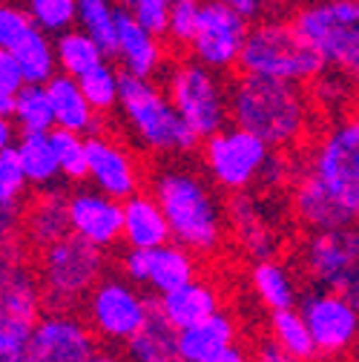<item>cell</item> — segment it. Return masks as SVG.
<instances>
[{
    "label": "cell",
    "instance_id": "19",
    "mask_svg": "<svg viewBox=\"0 0 359 362\" xmlns=\"http://www.w3.org/2000/svg\"><path fill=\"white\" fill-rule=\"evenodd\" d=\"M66 218L72 236L101 250H112L121 242V202L98 193L95 187L66 193Z\"/></svg>",
    "mask_w": 359,
    "mask_h": 362
},
{
    "label": "cell",
    "instance_id": "7",
    "mask_svg": "<svg viewBox=\"0 0 359 362\" xmlns=\"http://www.w3.org/2000/svg\"><path fill=\"white\" fill-rule=\"evenodd\" d=\"M199 153H201V170L210 178V185L233 196L259 187L261 170L273 150L261 139H256L253 132L228 124L218 132L201 139Z\"/></svg>",
    "mask_w": 359,
    "mask_h": 362
},
{
    "label": "cell",
    "instance_id": "39",
    "mask_svg": "<svg viewBox=\"0 0 359 362\" xmlns=\"http://www.w3.org/2000/svg\"><path fill=\"white\" fill-rule=\"evenodd\" d=\"M26 178L15 153V144L0 150V202H26Z\"/></svg>",
    "mask_w": 359,
    "mask_h": 362
},
{
    "label": "cell",
    "instance_id": "45",
    "mask_svg": "<svg viewBox=\"0 0 359 362\" xmlns=\"http://www.w3.org/2000/svg\"><path fill=\"white\" fill-rule=\"evenodd\" d=\"M201 362H250V351L236 339V342H230V345L213 351V354H210L207 359H201Z\"/></svg>",
    "mask_w": 359,
    "mask_h": 362
},
{
    "label": "cell",
    "instance_id": "3",
    "mask_svg": "<svg viewBox=\"0 0 359 362\" xmlns=\"http://www.w3.org/2000/svg\"><path fill=\"white\" fill-rule=\"evenodd\" d=\"M115 110L129 132V139L153 156L170 158V156H190L199 150V135L175 112L164 86H158L153 78L121 72Z\"/></svg>",
    "mask_w": 359,
    "mask_h": 362
},
{
    "label": "cell",
    "instance_id": "41",
    "mask_svg": "<svg viewBox=\"0 0 359 362\" xmlns=\"http://www.w3.org/2000/svg\"><path fill=\"white\" fill-rule=\"evenodd\" d=\"M121 9H126L144 29L153 35H164L167 26V12H170V0H118Z\"/></svg>",
    "mask_w": 359,
    "mask_h": 362
},
{
    "label": "cell",
    "instance_id": "4",
    "mask_svg": "<svg viewBox=\"0 0 359 362\" xmlns=\"http://www.w3.org/2000/svg\"><path fill=\"white\" fill-rule=\"evenodd\" d=\"M107 274V250L72 233L37 250L35 276L43 308L75 310L101 276Z\"/></svg>",
    "mask_w": 359,
    "mask_h": 362
},
{
    "label": "cell",
    "instance_id": "26",
    "mask_svg": "<svg viewBox=\"0 0 359 362\" xmlns=\"http://www.w3.org/2000/svg\"><path fill=\"white\" fill-rule=\"evenodd\" d=\"M236 339H239L236 316L221 308L213 316H207V320L178 331V356H182V362H201L213 351L230 345Z\"/></svg>",
    "mask_w": 359,
    "mask_h": 362
},
{
    "label": "cell",
    "instance_id": "5",
    "mask_svg": "<svg viewBox=\"0 0 359 362\" xmlns=\"http://www.w3.org/2000/svg\"><path fill=\"white\" fill-rule=\"evenodd\" d=\"M236 66L242 75L273 78L288 83L313 81L322 69V58L307 47V40L285 21H261L247 29Z\"/></svg>",
    "mask_w": 359,
    "mask_h": 362
},
{
    "label": "cell",
    "instance_id": "20",
    "mask_svg": "<svg viewBox=\"0 0 359 362\" xmlns=\"http://www.w3.org/2000/svg\"><path fill=\"white\" fill-rule=\"evenodd\" d=\"M124 72L139 78H155L164 69V47L158 35L144 29L126 9L115 6V52Z\"/></svg>",
    "mask_w": 359,
    "mask_h": 362
},
{
    "label": "cell",
    "instance_id": "50",
    "mask_svg": "<svg viewBox=\"0 0 359 362\" xmlns=\"http://www.w3.org/2000/svg\"><path fill=\"white\" fill-rule=\"evenodd\" d=\"M210 4H224V6H236L239 0H210Z\"/></svg>",
    "mask_w": 359,
    "mask_h": 362
},
{
    "label": "cell",
    "instance_id": "36",
    "mask_svg": "<svg viewBox=\"0 0 359 362\" xmlns=\"http://www.w3.org/2000/svg\"><path fill=\"white\" fill-rule=\"evenodd\" d=\"M49 141L55 150V161H58V173L66 185H81L86 181V147H83V135L81 132H69L61 127L49 129Z\"/></svg>",
    "mask_w": 359,
    "mask_h": 362
},
{
    "label": "cell",
    "instance_id": "10",
    "mask_svg": "<svg viewBox=\"0 0 359 362\" xmlns=\"http://www.w3.org/2000/svg\"><path fill=\"white\" fill-rule=\"evenodd\" d=\"M43 310L35 264L23 245L0 253V351L23 356L26 337Z\"/></svg>",
    "mask_w": 359,
    "mask_h": 362
},
{
    "label": "cell",
    "instance_id": "2",
    "mask_svg": "<svg viewBox=\"0 0 359 362\" xmlns=\"http://www.w3.org/2000/svg\"><path fill=\"white\" fill-rule=\"evenodd\" d=\"M228 115L271 150H293L310 129L313 107L302 83L242 75L228 89Z\"/></svg>",
    "mask_w": 359,
    "mask_h": 362
},
{
    "label": "cell",
    "instance_id": "48",
    "mask_svg": "<svg viewBox=\"0 0 359 362\" xmlns=\"http://www.w3.org/2000/svg\"><path fill=\"white\" fill-rule=\"evenodd\" d=\"M12 107H15V93H9V89H0V115L9 118Z\"/></svg>",
    "mask_w": 359,
    "mask_h": 362
},
{
    "label": "cell",
    "instance_id": "25",
    "mask_svg": "<svg viewBox=\"0 0 359 362\" xmlns=\"http://www.w3.org/2000/svg\"><path fill=\"white\" fill-rule=\"evenodd\" d=\"M43 86H47V93H49L55 127L69 129V132H81V135H89V132L101 129L98 115L93 112V107L86 104V98H83L75 78H69L64 72H55Z\"/></svg>",
    "mask_w": 359,
    "mask_h": 362
},
{
    "label": "cell",
    "instance_id": "38",
    "mask_svg": "<svg viewBox=\"0 0 359 362\" xmlns=\"http://www.w3.org/2000/svg\"><path fill=\"white\" fill-rule=\"evenodd\" d=\"M199 9H201V0H170L164 35L170 37L172 47H187L196 18H199Z\"/></svg>",
    "mask_w": 359,
    "mask_h": 362
},
{
    "label": "cell",
    "instance_id": "21",
    "mask_svg": "<svg viewBox=\"0 0 359 362\" xmlns=\"http://www.w3.org/2000/svg\"><path fill=\"white\" fill-rule=\"evenodd\" d=\"M224 308V296H221V288L210 279H190L184 285H178L161 296H155V310L164 316V320L175 328H190L207 316H213L216 310Z\"/></svg>",
    "mask_w": 359,
    "mask_h": 362
},
{
    "label": "cell",
    "instance_id": "46",
    "mask_svg": "<svg viewBox=\"0 0 359 362\" xmlns=\"http://www.w3.org/2000/svg\"><path fill=\"white\" fill-rule=\"evenodd\" d=\"M264 6H267V0H239V4L233 6L247 23L250 21H256V18H261L264 15Z\"/></svg>",
    "mask_w": 359,
    "mask_h": 362
},
{
    "label": "cell",
    "instance_id": "23",
    "mask_svg": "<svg viewBox=\"0 0 359 362\" xmlns=\"http://www.w3.org/2000/svg\"><path fill=\"white\" fill-rule=\"evenodd\" d=\"M69 233V218H66V190L64 187H47L37 190L32 202L23 207V230L20 242L29 250H43L47 245L64 239Z\"/></svg>",
    "mask_w": 359,
    "mask_h": 362
},
{
    "label": "cell",
    "instance_id": "30",
    "mask_svg": "<svg viewBox=\"0 0 359 362\" xmlns=\"http://www.w3.org/2000/svg\"><path fill=\"white\" fill-rule=\"evenodd\" d=\"M267 337H271L279 348H285L296 362H317V345L310 339V331L302 320V313L293 308H279L267 310Z\"/></svg>",
    "mask_w": 359,
    "mask_h": 362
},
{
    "label": "cell",
    "instance_id": "22",
    "mask_svg": "<svg viewBox=\"0 0 359 362\" xmlns=\"http://www.w3.org/2000/svg\"><path fill=\"white\" fill-rule=\"evenodd\" d=\"M290 210L293 218L307 230L345 228V224L356 221V216L348 213L325 187H319V181L307 170H299L290 185Z\"/></svg>",
    "mask_w": 359,
    "mask_h": 362
},
{
    "label": "cell",
    "instance_id": "37",
    "mask_svg": "<svg viewBox=\"0 0 359 362\" xmlns=\"http://www.w3.org/2000/svg\"><path fill=\"white\" fill-rule=\"evenodd\" d=\"M26 12L37 29L58 35L75 23V0H26Z\"/></svg>",
    "mask_w": 359,
    "mask_h": 362
},
{
    "label": "cell",
    "instance_id": "6",
    "mask_svg": "<svg viewBox=\"0 0 359 362\" xmlns=\"http://www.w3.org/2000/svg\"><path fill=\"white\" fill-rule=\"evenodd\" d=\"M293 29L307 40L325 69L356 75L359 69V4L356 0H310L293 18Z\"/></svg>",
    "mask_w": 359,
    "mask_h": 362
},
{
    "label": "cell",
    "instance_id": "9",
    "mask_svg": "<svg viewBox=\"0 0 359 362\" xmlns=\"http://www.w3.org/2000/svg\"><path fill=\"white\" fill-rule=\"evenodd\" d=\"M83 322L95 339L107 345H124L155 308V299L144 288L132 285L121 274H104L83 296Z\"/></svg>",
    "mask_w": 359,
    "mask_h": 362
},
{
    "label": "cell",
    "instance_id": "42",
    "mask_svg": "<svg viewBox=\"0 0 359 362\" xmlns=\"http://www.w3.org/2000/svg\"><path fill=\"white\" fill-rule=\"evenodd\" d=\"M23 207H26V202H0V253L23 245L20 242Z\"/></svg>",
    "mask_w": 359,
    "mask_h": 362
},
{
    "label": "cell",
    "instance_id": "33",
    "mask_svg": "<svg viewBox=\"0 0 359 362\" xmlns=\"http://www.w3.org/2000/svg\"><path fill=\"white\" fill-rule=\"evenodd\" d=\"M9 118L20 132H49L55 127V118L47 86L23 83L20 89H15V107Z\"/></svg>",
    "mask_w": 359,
    "mask_h": 362
},
{
    "label": "cell",
    "instance_id": "32",
    "mask_svg": "<svg viewBox=\"0 0 359 362\" xmlns=\"http://www.w3.org/2000/svg\"><path fill=\"white\" fill-rule=\"evenodd\" d=\"M12 58H15L18 66H20L23 83H47V81L58 72L52 40H49L47 32L37 29V26H32V29L26 32V37L12 49Z\"/></svg>",
    "mask_w": 359,
    "mask_h": 362
},
{
    "label": "cell",
    "instance_id": "15",
    "mask_svg": "<svg viewBox=\"0 0 359 362\" xmlns=\"http://www.w3.org/2000/svg\"><path fill=\"white\" fill-rule=\"evenodd\" d=\"M83 147H86V181L98 193L124 202L126 196L144 190L147 181L144 164L121 139L95 129L83 135Z\"/></svg>",
    "mask_w": 359,
    "mask_h": 362
},
{
    "label": "cell",
    "instance_id": "28",
    "mask_svg": "<svg viewBox=\"0 0 359 362\" xmlns=\"http://www.w3.org/2000/svg\"><path fill=\"white\" fill-rule=\"evenodd\" d=\"M124 362H182L178 331L153 308L147 322L124 342Z\"/></svg>",
    "mask_w": 359,
    "mask_h": 362
},
{
    "label": "cell",
    "instance_id": "47",
    "mask_svg": "<svg viewBox=\"0 0 359 362\" xmlns=\"http://www.w3.org/2000/svg\"><path fill=\"white\" fill-rule=\"evenodd\" d=\"M15 139H18V127L12 124V118H4V115H0V150L12 147Z\"/></svg>",
    "mask_w": 359,
    "mask_h": 362
},
{
    "label": "cell",
    "instance_id": "44",
    "mask_svg": "<svg viewBox=\"0 0 359 362\" xmlns=\"http://www.w3.org/2000/svg\"><path fill=\"white\" fill-rule=\"evenodd\" d=\"M250 362H296V359H293L285 348H279L271 337H267V339H261V342L253 348Z\"/></svg>",
    "mask_w": 359,
    "mask_h": 362
},
{
    "label": "cell",
    "instance_id": "29",
    "mask_svg": "<svg viewBox=\"0 0 359 362\" xmlns=\"http://www.w3.org/2000/svg\"><path fill=\"white\" fill-rule=\"evenodd\" d=\"M15 153L29 187L47 190L61 181L49 132H20V139H15Z\"/></svg>",
    "mask_w": 359,
    "mask_h": 362
},
{
    "label": "cell",
    "instance_id": "14",
    "mask_svg": "<svg viewBox=\"0 0 359 362\" xmlns=\"http://www.w3.org/2000/svg\"><path fill=\"white\" fill-rule=\"evenodd\" d=\"M98 351V339L75 310H49L43 308L35 320L23 362H83Z\"/></svg>",
    "mask_w": 359,
    "mask_h": 362
},
{
    "label": "cell",
    "instance_id": "11",
    "mask_svg": "<svg viewBox=\"0 0 359 362\" xmlns=\"http://www.w3.org/2000/svg\"><path fill=\"white\" fill-rule=\"evenodd\" d=\"M305 170L319 181L348 213L359 216V124L356 118L334 121L313 147Z\"/></svg>",
    "mask_w": 359,
    "mask_h": 362
},
{
    "label": "cell",
    "instance_id": "49",
    "mask_svg": "<svg viewBox=\"0 0 359 362\" xmlns=\"http://www.w3.org/2000/svg\"><path fill=\"white\" fill-rule=\"evenodd\" d=\"M83 362H124V356H118V354H112V351H95L89 359H83Z\"/></svg>",
    "mask_w": 359,
    "mask_h": 362
},
{
    "label": "cell",
    "instance_id": "1",
    "mask_svg": "<svg viewBox=\"0 0 359 362\" xmlns=\"http://www.w3.org/2000/svg\"><path fill=\"white\" fill-rule=\"evenodd\" d=\"M150 193L158 202L170 239L199 259L218 256L228 245V213L218 190L187 156H170L150 173Z\"/></svg>",
    "mask_w": 359,
    "mask_h": 362
},
{
    "label": "cell",
    "instance_id": "34",
    "mask_svg": "<svg viewBox=\"0 0 359 362\" xmlns=\"http://www.w3.org/2000/svg\"><path fill=\"white\" fill-rule=\"evenodd\" d=\"M75 23L98 43L107 58L115 52V6H112V0H75Z\"/></svg>",
    "mask_w": 359,
    "mask_h": 362
},
{
    "label": "cell",
    "instance_id": "51",
    "mask_svg": "<svg viewBox=\"0 0 359 362\" xmlns=\"http://www.w3.org/2000/svg\"><path fill=\"white\" fill-rule=\"evenodd\" d=\"M0 4H4V0H0Z\"/></svg>",
    "mask_w": 359,
    "mask_h": 362
},
{
    "label": "cell",
    "instance_id": "18",
    "mask_svg": "<svg viewBox=\"0 0 359 362\" xmlns=\"http://www.w3.org/2000/svg\"><path fill=\"white\" fill-rule=\"evenodd\" d=\"M224 213H228V233H233L236 245L250 259L276 256L279 221L271 210V202L253 196V190H245L230 196V204H224Z\"/></svg>",
    "mask_w": 359,
    "mask_h": 362
},
{
    "label": "cell",
    "instance_id": "17",
    "mask_svg": "<svg viewBox=\"0 0 359 362\" xmlns=\"http://www.w3.org/2000/svg\"><path fill=\"white\" fill-rule=\"evenodd\" d=\"M250 23L224 4H201L193 35L187 40V47L193 52V61L204 64L213 72H230L239 61L242 43L247 35Z\"/></svg>",
    "mask_w": 359,
    "mask_h": 362
},
{
    "label": "cell",
    "instance_id": "13",
    "mask_svg": "<svg viewBox=\"0 0 359 362\" xmlns=\"http://www.w3.org/2000/svg\"><path fill=\"white\" fill-rule=\"evenodd\" d=\"M299 302V313L310 331V339L317 345L319 359H336L345 356L356 345L359 334V313L356 302L345 293L328 291V288H313Z\"/></svg>",
    "mask_w": 359,
    "mask_h": 362
},
{
    "label": "cell",
    "instance_id": "40",
    "mask_svg": "<svg viewBox=\"0 0 359 362\" xmlns=\"http://www.w3.org/2000/svg\"><path fill=\"white\" fill-rule=\"evenodd\" d=\"M32 18L26 9L20 6H12L9 0L0 4V49L4 52H12L18 43L26 37V32L32 29Z\"/></svg>",
    "mask_w": 359,
    "mask_h": 362
},
{
    "label": "cell",
    "instance_id": "24",
    "mask_svg": "<svg viewBox=\"0 0 359 362\" xmlns=\"http://www.w3.org/2000/svg\"><path fill=\"white\" fill-rule=\"evenodd\" d=\"M121 242L132 250H150L170 242L164 213L150 190H139L121 202Z\"/></svg>",
    "mask_w": 359,
    "mask_h": 362
},
{
    "label": "cell",
    "instance_id": "8",
    "mask_svg": "<svg viewBox=\"0 0 359 362\" xmlns=\"http://www.w3.org/2000/svg\"><path fill=\"white\" fill-rule=\"evenodd\" d=\"M164 93L184 124L199 135V141L230 124L228 83L221 81V72H213L199 61H178L170 66Z\"/></svg>",
    "mask_w": 359,
    "mask_h": 362
},
{
    "label": "cell",
    "instance_id": "16",
    "mask_svg": "<svg viewBox=\"0 0 359 362\" xmlns=\"http://www.w3.org/2000/svg\"><path fill=\"white\" fill-rule=\"evenodd\" d=\"M118 270L132 285L147 288L150 293L161 296L178 285L201 276V259L193 250H187L170 239L167 245H158L150 250L126 247L118 259Z\"/></svg>",
    "mask_w": 359,
    "mask_h": 362
},
{
    "label": "cell",
    "instance_id": "27",
    "mask_svg": "<svg viewBox=\"0 0 359 362\" xmlns=\"http://www.w3.org/2000/svg\"><path fill=\"white\" fill-rule=\"evenodd\" d=\"M250 291L267 310L293 308L296 299H299V282L293 276V270L276 256L253 259V264H250Z\"/></svg>",
    "mask_w": 359,
    "mask_h": 362
},
{
    "label": "cell",
    "instance_id": "35",
    "mask_svg": "<svg viewBox=\"0 0 359 362\" xmlns=\"http://www.w3.org/2000/svg\"><path fill=\"white\" fill-rule=\"evenodd\" d=\"M75 81H78L86 104L93 107L95 115H110L115 110V104H118V72L107 61L95 64L93 69L83 72Z\"/></svg>",
    "mask_w": 359,
    "mask_h": 362
},
{
    "label": "cell",
    "instance_id": "12",
    "mask_svg": "<svg viewBox=\"0 0 359 362\" xmlns=\"http://www.w3.org/2000/svg\"><path fill=\"white\" fill-rule=\"evenodd\" d=\"M302 270L317 288L359 299V236L353 224L310 230L299 250Z\"/></svg>",
    "mask_w": 359,
    "mask_h": 362
},
{
    "label": "cell",
    "instance_id": "43",
    "mask_svg": "<svg viewBox=\"0 0 359 362\" xmlns=\"http://www.w3.org/2000/svg\"><path fill=\"white\" fill-rule=\"evenodd\" d=\"M20 86H23V75H20L18 61L12 58V52L0 49V89H9V93H15V89H20Z\"/></svg>",
    "mask_w": 359,
    "mask_h": 362
},
{
    "label": "cell",
    "instance_id": "31",
    "mask_svg": "<svg viewBox=\"0 0 359 362\" xmlns=\"http://www.w3.org/2000/svg\"><path fill=\"white\" fill-rule=\"evenodd\" d=\"M52 49H55V64L64 75L69 78H81L83 72H89L95 64L107 61L104 49L98 43L89 37L83 29H64L58 32V37L52 40Z\"/></svg>",
    "mask_w": 359,
    "mask_h": 362
}]
</instances>
